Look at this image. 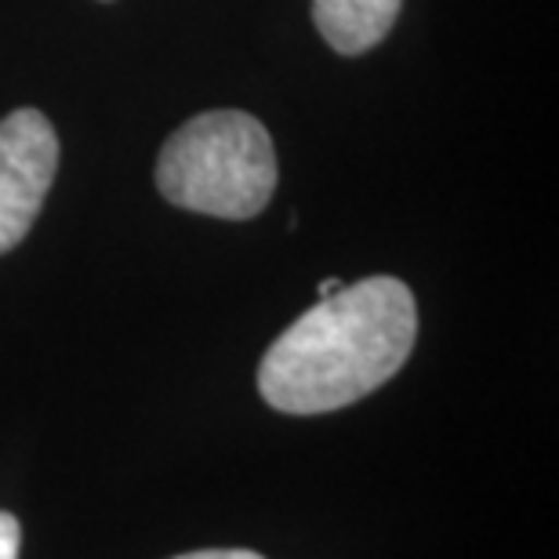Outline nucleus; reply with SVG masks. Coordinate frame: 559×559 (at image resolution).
I'll return each mask as SVG.
<instances>
[{
	"label": "nucleus",
	"instance_id": "obj_1",
	"mask_svg": "<svg viewBox=\"0 0 559 559\" xmlns=\"http://www.w3.org/2000/svg\"><path fill=\"white\" fill-rule=\"evenodd\" d=\"M418 338L404 280L367 276L338 287L290 323L259 364V393L284 415H328L382 389Z\"/></svg>",
	"mask_w": 559,
	"mask_h": 559
},
{
	"label": "nucleus",
	"instance_id": "obj_2",
	"mask_svg": "<svg viewBox=\"0 0 559 559\" xmlns=\"http://www.w3.org/2000/svg\"><path fill=\"white\" fill-rule=\"evenodd\" d=\"M276 150L262 120L240 109H211L164 142L156 186L167 204L243 222L276 193Z\"/></svg>",
	"mask_w": 559,
	"mask_h": 559
},
{
	"label": "nucleus",
	"instance_id": "obj_3",
	"mask_svg": "<svg viewBox=\"0 0 559 559\" xmlns=\"http://www.w3.org/2000/svg\"><path fill=\"white\" fill-rule=\"evenodd\" d=\"M59 171V135L40 109L0 120V254L19 248Z\"/></svg>",
	"mask_w": 559,
	"mask_h": 559
},
{
	"label": "nucleus",
	"instance_id": "obj_4",
	"mask_svg": "<svg viewBox=\"0 0 559 559\" xmlns=\"http://www.w3.org/2000/svg\"><path fill=\"white\" fill-rule=\"evenodd\" d=\"M404 0H312V22L338 55H364L396 26Z\"/></svg>",
	"mask_w": 559,
	"mask_h": 559
},
{
	"label": "nucleus",
	"instance_id": "obj_5",
	"mask_svg": "<svg viewBox=\"0 0 559 559\" xmlns=\"http://www.w3.org/2000/svg\"><path fill=\"white\" fill-rule=\"evenodd\" d=\"M22 549V523L11 512H0V559H19Z\"/></svg>",
	"mask_w": 559,
	"mask_h": 559
},
{
	"label": "nucleus",
	"instance_id": "obj_6",
	"mask_svg": "<svg viewBox=\"0 0 559 559\" xmlns=\"http://www.w3.org/2000/svg\"><path fill=\"white\" fill-rule=\"evenodd\" d=\"M175 559H265V556L248 552V549H204V552H186Z\"/></svg>",
	"mask_w": 559,
	"mask_h": 559
},
{
	"label": "nucleus",
	"instance_id": "obj_7",
	"mask_svg": "<svg viewBox=\"0 0 559 559\" xmlns=\"http://www.w3.org/2000/svg\"><path fill=\"white\" fill-rule=\"evenodd\" d=\"M338 287H342V280L328 276V280H323V284H320V290H317V295H320V298H328V295H334V290H338Z\"/></svg>",
	"mask_w": 559,
	"mask_h": 559
}]
</instances>
